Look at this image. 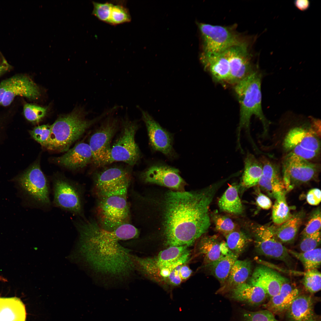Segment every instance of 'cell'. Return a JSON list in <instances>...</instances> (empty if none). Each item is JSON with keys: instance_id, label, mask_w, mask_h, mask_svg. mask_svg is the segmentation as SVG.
Instances as JSON below:
<instances>
[{"instance_id": "14", "label": "cell", "mask_w": 321, "mask_h": 321, "mask_svg": "<svg viewBox=\"0 0 321 321\" xmlns=\"http://www.w3.org/2000/svg\"><path fill=\"white\" fill-rule=\"evenodd\" d=\"M40 95L38 86L30 78L26 75H16L0 83V105L4 106L10 105L17 96L35 100Z\"/></svg>"}, {"instance_id": "23", "label": "cell", "mask_w": 321, "mask_h": 321, "mask_svg": "<svg viewBox=\"0 0 321 321\" xmlns=\"http://www.w3.org/2000/svg\"><path fill=\"white\" fill-rule=\"evenodd\" d=\"M261 162L262 173L258 185L275 198L286 193L283 180L276 166L268 160H263Z\"/></svg>"}, {"instance_id": "26", "label": "cell", "mask_w": 321, "mask_h": 321, "mask_svg": "<svg viewBox=\"0 0 321 321\" xmlns=\"http://www.w3.org/2000/svg\"><path fill=\"white\" fill-rule=\"evenodd\" d=\"M229 292L233 299L254 306L262 303L267 296L262 288L248 279L245 283L237 286Z\"/></svg>"}, {"instance_id": "33", "label": "cell", "mask_w": 321, "mask_h": 321, "mask_svg": "<svg viewBox=\"0 0 321 321\" xmlns=\"http://www.w3.org/2000/svg\"><path fill=\"white\" fill-rule=\"evenodd\" d=\"M299 294V291L296 288L289 293L279 292L271 297L264 306L274 315L281 314L287 311L293 300Z\"/></svg>"}, {"instance_id": "13", "label": "cell", "mask_w": 321, "mask_h": 321, "mask_svg": "<svg viewBox=\"0 0 321 321\" xmlns=\"http://www.w3.org/2000/svg\"><path fill=\"white\" fill-rule=\"evenodd\" d=\"M131 180L129 171L121 166H112L95 174L92 191L97 197L112 194L128 189Z\"/></svg>"}, {"instance_id": "9", "label": "cell", "mask_w": 321, "mask_h": 321, "mask_svg": "<svg viewBox=\"0 0 321 321\" xmlns=\"http://www.w3.org/2000/svg\"><path fill=\"white\" fill-rule=\"evenodd\" d=\"M203 53H221L235 46L247 44L233 27L199 23Z\"/></svg>"}, {"instance_id": "48", "label": "cell", "mask_w": 321, "mask_h": 321, "mask_svg": "<svg viewBox=\"0 0 321 321\" xmlns=\"http://www.w3.org/2000/svg\"><path fill=\"white\" fill-rule=\"evenodd\" d=\"M256 200L257 204L262 209L268 210L272 206V202L270 199L260 192H258Z\"/></svg>"}, {"instance_id": "30", "label": "cell", "mask_w": 321, "mask_h": 321, "mask_svg": "<svg viewBox=\"0 0 321 321\" xmlns=\"http://www.w3.org/2000/svg\"><path fill=\"white\" fill-rule=\"evenodd\" d=\"M262 173V165L252 154L248 153L244 161L241 185L249 188L258 185Z\"/></svg>"}, {"instance_id": "17", "label": "cell", "mask_w": 321, "mask_h": 321, "mask_svg": "<svg viewBox=\"0 0 321 321\" xmlns=\"http://www.w3.org/2000/svg\"><path fill=\"white\" fill-rule=\"evenodd\" d=\"M248 44L231 47L223 52L229 62V84L234 85L249 75L255 68L251 61Z\"/></svg>"}, {"instance_id": "10", "label": "cell", "mask_w": 321, "mask_h": 321, "mask_svg": "<svg viewBox=\"0 0 321 321\" xmlns=\"http://www.w3.org/2000/svg\"><path fill=\"white\" fill-rule=\"evenodd\" d=\"M111 114L106 117L91 136L89 145L92 154V160L97 166L108 164L112 139L117 131L120 120Z\"/></svg>"}, {"instance_id": "18", "label": "cell", "mask_w": 321, "mask_h": 321, "mask_svg": "<svg viewBox=\"0 0 321 321\" xmlns=\"http://www.w3.org/2000/svg\"><path fill=\"white\" fill-rule=\"evenodd\" d=\"M311 127H295L288 132L284 139L283 146L284 150L289 151L296 146L319 152L320 150V136L316 132L312 120Z\"/></svg>"}, {"instance_id": "27", "label": "cell", "mask_w": 321, "mask_h": 321, "mask_svg": "<svg viewBox=\"0 0 321 321\" xmlns=\"http://www.w3.org/2000/svg\"><path fill=\"white\" fill-rule=\"evenodd\" d=\"M252 266L251 262L249 260H237L226 280L217 292L224 293L229 292L237 286L245 283L252 274Z\"/></svg>"}, {"instance_id": "34", "label": "cell", "mask_w": 321, "mask_h": 321, "mask_svg": "<svg viewBox=\"0 0 321 321\" xmlns=\"http://www.w3.org/2000/svg\"><path fill=\"white\" fill-rule=\"evenodd\" d=\"M225 236L229 250L238 257L244 251L251 241L245 233L236 230Z\"/></svg>"}, {"instance_id": "12", "label": "cell", "mask_w": 321, "mask_h": 321, "mask_svg": "<svg viewBox=\"0 0 321 321\" xmlns=\"http://www.w3.org/2000/svg\"><path fill=\"white\" fill-rule=\"evenodd\" d=\"M319 166L290 152L283 161L282 179L286 191L310 181L316 177Z\"/></svg>"}, {"instance_id": "50", "label": "cell", "mask_w": 321, "mask_h": 321, "mask_svg": "<svg viewBox=\"0 0 321 321\" xmlns=\"http://www.w3.org/2000/svg\"><path fill=\"white\" fill-rule=\"evenodd\" d=\"M192 272V270L188 266L182 265L180 270V275L182 280H185L188 278L191 275Z\"/></svg>"}, {"instance_id": "42", "label": "cell", "mask_w": 321, "mask_h": 321, "mask_svg": "<svg viewBox=\"0 0 321 321\" xmlns=\"http://www.w3.org/2000/svg\"><path fill=\"white\" fill-rule=\"evenodd\" d=\"M30 133L36 141L45 147L51 135V125H44L36 127L30 131Z\"/></svg>"}, {"instance_id": "31", "label": "cell", "mask_w": 321, "mask_h": 321, "mask_svg": "<svg viewBox=\"0 0 321 321\" xmlns=\"http://www.w3.org/2000/svg\"><path fill=\"white\" fill-rule=\"evenodd\" d=\"M238 257L230 252L205 266L222 285L227 278L232 267Z\"/></svg>"}, {"instance_id": "25", "label": "cell", "mask_w": 321, "mask_h": 321, "mask_svg": "<svg viewBox=\"0 0 321 321\" xmlns=\"http://www.w3.org/2000/svg\"><path fill=\"white\" fill-rule=\"evenodd\" d=\"M198 248L199 253L204 257L205 266L231 252L226 242L217 235L202 237Z\"/></svg>"}, {"instance_id": "35", "label": "cell", "mask_w": 321, "mask_h": 321, "mask_svg": "<svg viewBox=\"0 0 321 321\" xmlns=\"http://www.w3.org/2000/svg\"><path fill=\"white\" fill-rule=\"evenodd\" d=\"M289 254L299 260L303 264L306 270L317 269L321 265V253L320 248H317L310 251L298 252L287 249Z\"/></svg>"}, {"instance_id": "39", "label": "cell", "mask_w": 321, "mask_h": 321, "mask_svg": "<svg viewBox=\"0 0 321 321\" xmlns=\"http://www.w3.org/2000/svg\"><path fill=\"white\" fill-rule=\"evenodd\" d=\"M46 108L27 103L24 106L23 112L26 119L34 123H38L44 117L47 112Z\"/></svg>"}, {"instance_id": "46", "label": "cell", "mask_w": 321, "mask_h": 321, "mask_svg": "<svg viewBox=\"0 0 321 321\" xmlns=\"http://www.w3.org/2000/svg\"><path fill=\"white\" fill-rule=\"evenodd\" d=\"M289 152L307 160L314 158L319 153L318 152L306 149L299 146H295Z\"/></svg>"}, {"instance_id": "38", "label": "cell", "mask_w": 321, "mask_h": 321, "mask_svg": "<svg viewBox=\"0 0 321 321\" xmlns=\"http://www.w3.org/2000/svg\"><path fill=\"white\" fill-rule=\"evenodd\" d=\"M321 273L317 269L306 270L304 273L303 284L305 289L311 293L321 289Z\"/></svg>"}, {"instance_id": "36", "label": "cell", "mask_w": 321, "mask_h": 321, "mask_svg": "<svg viewBox=\"0 0 321 321\" xmlns=\"http://www.w3.org/2000/svg\"><path fill=\"white\" fill-rule=\"evenodd\" d=\"M285 193L275 198L273 207L272 219L274 223L278 225L288 220L292 215L286 201Z\"/></svg>"}, {"instance_id": "11", "label": "cell", "mask_w": 321, "mask_h": 321, "mask_svg": "<svg viewBox=\"0 0 321 321\" xmlns=\"http://www.w3.org/2000/svg\"><path fill=\"white\" fill-rule=\"evenodd\" d=\"M257 252L267 257L284 262L288 266L292 265V259L287 248L276 237L274 226L265 225L251 226Z\"/></svg>"}, {"instance_id": "44", "label": "cell", "mask_w": 321, "mask_h": 321, "mask_svg": "<svg viewBox=\"0 0 321 321\" xmlns=\"http://www.w3.org/2000/svg\"><path fill=\"white\" fill-rule=\"evenodd\" d=\"M320 231L302 237L299 245L300 249L304 252L315 249L320 245Z\"/></svg>"}, {"instance_id": "8", "label": "cell", "mask_w": 321, "mask_h": 321, "mask_svg": "<svg viewBox=\"0 0 321 321\" xmlns=\"http://www.w3.org/2000/svg\"><path fill=\"white\" fill-rule=\"evenodd\" d=\"M19 184L34 207L44 211L52 206L48 180L41 170L39 163H35L19 178Z\"/></svg>"}, {"instance_id": "19", "label": "cell", "mask_w": 321, "mask_h": 321, "mask_svg": "<svg viewBox=\"0 0 321 321\" xmlns=\"http://www.w3.org/2000/svg\"><path fill=\"white\" fill-rule=\"evenodd\" d=\"M248 279L262 288L270 297L278 294L283 283L287 279L276 271L264 265L256 267Z\"/></svg>"}, {"instance_id": "40", "label": "cell", "mask_w": 321, "mask_h": 321, "mask_svg": "<svg viewBox=\"0 0 321 321\" xmlns=\"http://www.w3.org/2000/svg\"><path fill=\"white\" fill-rule=\"evenodd\" d=\"M321 225V211L320 209L318 208L310 216L301 233L302 237L320 231Z\"/></svg>"}, {"instance_id": "21", "label": "cell", "mask_w": 321, "mask_h": 321, "mask_svg": "<svg viewBox=\"0 0 321 321\" xmlns=\"http://www.w3.org/2000/svg\"><path fill=\"white\" fill-rule=\"evenodd\" d=\"M200 60L204 69L210 73L215 81L229 84V64L223 52L213 54L202 53Z\"/></svg>"}, {"instance_id": "5", "label": "cell", "mask_w": 321, "mask_h": 321, "mask_svg": "<svg viewBox=\"0 0 321 321\" xmlns=\"http://www.w3.org/2000/svg\"><path fill=\"white\" fill-rule=\"evenodd\" d=\"M128 189L99 197L95 207L96 222L103 228L109 231L129 223V207L127 201Z\"/></svg>"}, {"instance_id": "24", "label": "cell", "mask_w": 321, "mask_h": 321, "mask_svg": "<svg viewBox=\"0 0 321 321\" xmlns=\"http://www.w3.org/2000/svg\"><path fill=\"white\" fill-rule=\"evenodd\" d=\"M187 247L186 246H170L160 251L154 260L152 259L158 273L161 268H168L172 271L177 266L187 262L190 254Z\"/></svg>"}, {"instance_id": "52", "label": "cell", "mask_w": 321, "mask_h": 321, "mask_svg": "<svg viewBox=\"0 0 321 321\" xmlns=\"http://www.w3.org/2000/svg\"><path fill=\"white\" fill-rule=\"evenodd\" d=\"M8 69L7 65H1L0 66V75L6 71Z\"/></svg>"}, {"instance_id": "29", "label": "cell", "mask_w": 321, "mask_h": 321, "mask_svg": "<svg viewBox=\"0 0 321 321\" xmlns=\"http://www.w3.org/2000/svg\"><path fill=\"white\" fill-rule=\"evenodd\" d=\"M302 212L293 215L278 227L274 226V234L281 243H290L295 239L304 216Z\"/></svg>"}, {"instance_id": "37", "label": "cell", "mask_w": 321, "mask_h": 321, "mask_svg": "<svg viewBox=\"0 0 321 321\" xmlns=\"http://www.w3.org/2000/svg\"><path fill=\"white\" fill-rule=\"evenodd\" d=\"M125 3L124 1L113 2L108 24L116 25L131 21V16Z\"/></svg>"}, {"instance_id": "7", "label": "cell", "mask_w": 321, "mask_h": 321, "mask_svg": "<svg viewBox=\"0 0 321 321\" xmlns=\"http://www.w3.org/2000/svg\"><path fill=\"white\" fill-rule=\"evenodd\" d=\"M54 206L68 212L81 218L84 213V189L79 184L61 175L52 180Z\"/></svg>"}, {"instance_id": "28", "label": "cell", "mask_w": 321, "mask_h": 321, "mask_svg": "<svg viewBox=\"0 0 321 321\" xmlns=\"http://www.w3.org/2000/svg\"><path fill=\"white\" fill-rule=\"evenodd\" d=\"M25 306L16 297H0V321H26Z\"/></svg>"}, {"instance_id": "2", "label": "cell", "mask_w": 321, "mask_h": 321, "mask_svg": "<svg viewBox=\"0 0 321 321\" xmlns=\"http://www.w3.org/2000/svg\"><path fill=\"white\" fill-rule=\"evenodd\" d=\"M218 186L167 193L163 233L167 245L190 246L207 232L210 225V206Z\"/></svg>"}, {"instance_id": "16", "label": "cell", "mask_w": 321, "mask_h": 321, "mask_svg": "<svg viewBox=\"0 0 321 321\" xmlns=\"http://www.w3.org/2000/svg\"><path fill=\"white\" fill-rule=\"evenodd\" d=\"M139 177L146 183L156 184L176 190L182 189L185 184L178 169L162 163L150 165L139 173Z\"/></svg>"}, {"instance_id": "47", "label": "cell", "mask_w": 321, "mask_h": 321, "mask_svg": "<svg viewBox=\"0 0 321 321\" xmlns=\"http://www.w3.org/2000/svg\"><path fill=\"white\" fill-rule=\"evenodd\" d=\"M321 192L318 188H313L307 193L306 199L307 202L312 205H317L321 201Z\"/></svg>"}, {"instance_id": "20", "label": "cell", "mask_w": 321, "mask_h": 321, "mask_svg": "<svg viewBox=\"0 0 321 321\" xmlns=\"http://www.w3.org/2000/svg\"><path fill=\"white\" fill-rule=\"evenodd\" d=\"M92 154L89 144L79 142L63 155L54 159L57 164L72 170L84 168L92 160Z\"/></svg>"}, {"instance_id": "6", "label": "cell", "mask_w": 321, "mask_h": 321, "mask_svg": "<svg viewBox=\"0 0 321 321\" xmlns=\"http://www.w3.org/2000/svg\"><path fill=\"white\" fill-rule=\"evenodd\" d=\"M121 132L111 147L108 164L122 162L130 166L136 164L141 157L140 150L135 140L139 125L136 120H131L127 114L120 121Z\"/></svg>"}, {"instance_id": "1", "label": "cell", "mask_w": 321, "mask_h": 321, "mask_svg": "<svg viewBox=\"0 0 321 321\" xmlns=\"http://www.w3.org/2000/svg\"><path fill=\"white\" fill-rule=\"evenodd\" d=\"M73 223L79 234L84 261L95 282L107 288L131 283L136 272L132 251L121 241L137 238L138 229L128 223L108 230L92 219L80 218Z\"/></svg>"}, {"instance_id": "51", "label": "cell", "mask_w": 321, "mask_h": 321, "mask_svg": "<svg viewBox=\"0 0 321 321\" xmlns=\"http://www.w3.org/2000/svg\"><path fill=\"white\" fill-rule=\"evenodd\" d=\"M295 7L299 10L305 11L307 10L310 6V2L306 0H298L295 1L294 2Z\"/></svg>"}, {"instance_id": "49", "label": "cell", "mask_w": 321, "mask_h": 321, "mask_svg": "<svg viewBox=\"0 0 321 321\" xmlns=\"http://www.w3.org/2000/svg\"><path fill=\"white\" fill-rule=\"evenodd\" d=\"M182 265H179L174 268L166 278V279L171 285H179L182 281L180 275V270Z\"/></svg>"}, {"instance_id": "15", "label": "cell", "mask_w": 321, "mask_h": 321, "mask_svg": "<svg viewBox=\"0 0 321 321\" xmlns=\"http://www.w3.org/2000/svg\"><path fill=\"white\" fill-rule=\"evenodd\" d=\"M141 112V119L147 131L150 147L154 151H159L169 158L173 159L177 154L173 147L172 134L163 128L148 112L137 106Z\"/></svg>"}, {"instance_id": "32", "label": "cell", "mask_w": 321, "mask_h": 321, "mask_svg": "<svg viewBox=\"0 0 321 321\" xmlns=\"http://www.w3.org/2000/svg\"><path fill=\"white\" fill-rule=\"evenodd\" d=\"M238 187L236 185H229L220 198L218 204L222 211L238 215L243 211V206L239 197Z\"/></svg>"}, {"instance_id": "3", "label": "cell", "mask_w": 321, "mask_h": 321, "mask_svg": "<svg viewBox=\"0 0 321 321\" xmlns=\"http://www.w3.org/2000/svg\"><path fill=\"white\" fill-rule=\"evenodd\" d=\"M114 111V108H108L95 118L88 119L85 117L86 112L81 108L59 117L51 125V135L45 147L50 150L67 151L88 128Z\"/></svg>"}, {"instance_id": "22", "label": "cell", "mask_w": 321, "mask_h": 321, "mask_svg": "<svg viewBox=\"0 0 321 321\" xmlns=\"http://www.w3.org/2000/svg\"><path fill=\"white\" fill-rule=\"evenodd\" d=\"M315 301L311 295L299 294L287 311L290 321H321L314 311Z\"/></svg>"}, {"instance_id": "45", "label": "cell", "mask_w": 321, "mask_h": 321, "mask_svg": "<svg viewBox=\"0 0 321 321\" xmlns=\"http://www.w3.org/2000/svg\"><path fill=\"white\" fill-rule=\"evenodd\" d=\"M243 317L245 321H279L274 314L266 309L256 311H245Z\"/></svg>"}, {"instance_id": "4", "label": "cell", "mask_w": 321, "mask_h": 321, "mask_svg": "<svg viewBox=\"0 0 321 321\" xmlns=\"http://www.w3.org/2000/svg\"><path fill=\"white\" fill-rule=\"evenodd\" d=\"M262 77L261 73L255 68L234 85V90L240 105L239 134L242 128L248 129L251 118L253 115L261 121L264 129H267L269 123L263 113L262 106Z\"/></svg>"}, {"instance_id": "41", "label": "cell", "mask_w": 321, "mask_h": 321, "mask_svg": "<svg viewBox=\"0 0 321 321\" xmlns=\"http://www.w3.org/2000/svg\"><path fill=\"white\" fill-rule=\"evenodd\" d=\"M92 14L100 21L108 23L113 2L100 3L93 1Z\"/></svg>"}, {"instance_id": "43", "label": "cell", "mask_w": 321, "mask_h": 321, "mask_svg": "<svg viewBox=\"0 0 321 321\" xmlns=\"http://www.w3.org/2000/svg\"><path fill=\"white\" fill-rule=\"evenodd\" d=\"M213 219L216 230L224 236L236 230L235 224L228 217L216 215L214 216Z\"/></svg>"}]
</instances>
